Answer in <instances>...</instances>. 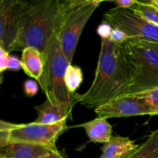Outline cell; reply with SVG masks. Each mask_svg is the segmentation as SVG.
Here are the masks:
<instances>
[{
    "instance_id": "9a60e30c",
    "label": "cell",
    "mask_w": 158,
    "mask_h": 158,
    "mask_svg": "<svg viewBox=\"0 0 158 158\" xmlns=\"http://www.w3.org/2000/svg\"><path fill=\"white\" fill-rule=\"evenodd\" d=\"M130 158H158V128Z\"/></svg>"
},
{
    "instance_id": "5b68a950",
    "label": "cell",
    "mask_w": 158,
    "mask_h": 158,
    "mask_svg": "<svg viewBox=\"0 0 158 158\" xmlns=\"http://www.w3.org/2000/svg\"><path fill=\"white\" fill-rule=\"evenodd\" d=\"M102 1L69 0V6L60 32L57 34L60 46L69 63L86 23Z\"/></svg>"
},
{
    "instance_id": "3957f363",
    "label": "cell",
    "mask_w": 158,
    "mask_h": 158,
    "mask_svg": "<svg viewBox=\"0 0 158 158\" xmlns=\"http://www.w3.org/2000/svg\"><path fill=\"white\" fill-rule=\"evenodd\" d=\"M123 47L129 68L130 83L122 96L158 88V43L129 39L123 43Z\"/></svg>"
},
{
    "instance_id": "4fadbf2b",
    "label": "cell",
    "mask_w": 158,
    "mask_h": 158,
    "mask_svg": "<svg viewBox=\"0 0 158 158\" xmlns=\"http://www.w3.org/2000/svg\"><path fill=\"white\" fill-rule=\"evenodd\" d=\"M21 63L24 72L38 81L43 75L45 60L43 54L35 48L28 47L22 51Z\"/></svg>"
},
{
    "instance_id": "7a4b0ae2",
    "label": "cell",
    "mask_w": 158,
    "mask_h": 158,
    "mask_svg": "<svg viewBox=\"0 0 158 158\" xmlns=\"http://www.w3.org/2000/svg\"><path fill=\"white\" fill-rule=\"evenodd\" d=\"M69 6V0L24 1L15 50L38 49L44 57L49 43L59 33Z\"/></svg>"
},
{
    "instance_id": "603a6c76",
    "label": "cell",
    "mask_w": 158,
    "mask_h": 158,
    "mask_svg": "<svg viewBox=\"0 0 158 158\" xmlns=\"http://www.w3.org/2000/svg\"><path fill=\"white\" fill-rule=\"evenodd\" d=\"M21 69H23L21 60H19L17 57L14 56L9 55V60H8L7 69H9V70L17 71Z\"/></svg>"
},
{
    "instance_id": "7402d4cb",
    "label": "cell",
    "mask_w": 158,
    "mask_h": 158,
    "mask_svg": "<svg viewBox=\"0 0 158 158\" xmlns=\"http://www.w3.org/2000/svg\"><path fill=\"white\" fill-rule=\"evenodd\" d=\"M39 90V86L36 82L33 80H27L24 83V92L29 97L36 95Z\"/></svg>"
},
{
    "instance_id": "ac0fdd59",
    "label": "cell",
    "mask_w": 158,
    "mask_h": 158,
    "mask_svg": "<svg viewBox=\"0 0 158 158\" xmlns=\"http://www.w3.org/2000/svg\"><path fill=\"white\" fill-rule=\"evenodd\" d=\"M128 96L138 99L152 111L154 116H158V88Z\"/></svg>"
},
{
    "instance_id": "ba28073f",
    "label": "cell",
    "mask_w": 158,
    "mask_h": 158,
    "mask_svg": "<svg viewBox=\"0 0 158 158\" xmlns=\"http://www.w3.org/2000/svg\"><path fill=\"white\" fill-rule=\"evenodd\" d=\"M23 3L21 0H0V47L9 53L16 49Z\"/></svg>"
},
{
    "instance_id": "5bb4252c",
    "label": "cell",
    "mask_w": 158,
    "mask_h": 158,
    "mask_svg": "<svg viewBox=\"0 0 158 158\" xmlns=\"http://www.w3.org/2000/svg\"><path fill=\"white\" fill-rule=\"evenodd\" d=\"M77 127H83L86 131L89 140L94 143H106L113 137V127L107 121V119L97 117V119Z\"/></svg>"
},
{
    "instance_id": "7c38bea8",
    "label": "cell",
    "mask_w": 158,
    "mask_h": 158,
    "mask_svg": "<svg viewBox=\"0 0 158 158\" xmlns=\"http://www.w3.org/2000/svg\"><path fill=\"white\" fill-rule=\"evenodd\" d=\"M37 117L34 122L43 124H53L71 117L72 110L59 103H52L46 100L40 106H35Z\"/></svg>"
},
{
    "instance_id": "30bf717a",
    "label": "cell",
    "mask_w": 158,
    "mask_h": 158,
    "mask_svg": "<svg viewBox=\"0 0 158 158\" xmlns=\"http://www.w3.org/2000/svg\"><path fill=\"white\" fill-rule=\"evenodd\" d=\"M139 147L129 137L113 136L102 147V154L100 158H130Z\"/></svg>"
},
{
    "instance_id": "cb8c5ba5",
    "label": "cell",
    "mask_w": 158,
    "mask_h": 158,
    "mask_svg": "<svg viewBox=\"0 0 158 158\" xmlns=\"http://www.w3.org/2000/svg\"><path fill=\"white\" fill-rule=\"evenodd\" d=\"M9 56V52H6L3 48L0 47V71L1 73L7 69Z\"/></svg>"
},
{
    "instance_id": "277c9868",
    "label": "cell",
    "mask_w": 158,
    "mask_h": 158,
    "mask_svg": "<svg viewBox=\"0 0 158 158\" xmlns=\"http://www.w3.org/2000/svg\"><path fill=\"white\" fill-rule=\"evenodd\" d=\"M44 69L38 83L46 95V100L72 110L77 103L74 94L69 92L65 83L66 69L71 63L62 50L57 35L49 43L44 55Z\"/></svg>"
},
{
    "instance_id": "d4e9b609",
    "label": "cell",
    "mask_w": 158,
    "mask_h": 158,
    "mask_svg": "<svg viewBox=\"0 0 158 158\" xmlns=\"http://www.w3.org/2000/svg\"><path fill=\"white\" fill-rule=\"evenodd\" d=\"M114 2L119 9H131L136 4L137 0H117Z\"/></svg>"
},
{
    "instance_id": "e0dca14e",
    "label": "cell",
    "mask_w": 158,
    "mask_h": 158,
    "mask_svg": "<svg viewBox=\"0 0 158 158\" xmlns=\"http://www.w3.org/2000/svg\"><path fill=\"white\" fill-rule=\"evenodd\" d=\"M83 80L81 68L76 65H69L65 74V83L70 94H74L81 85Z\"/></svg>"
},
{
    "instance_id": "2e32d148",
    "label": "cell",
    "mask_w": 158,
    "mask_h": 158,
    "mask_svg": "<svg viewBox=\"0 0 158 158\" xmlns=\"http://www.w3.org/2000/svg\"><path fill=\"white\" fill-rule=\"evenodd\" d=\"M131 9L150 23L158 26V9L148 1H137Z\"/></svg>"
},
{
    "instance_id": "44dd1931",
    "label": "cell",
    "mask_w": 158,
    "mask_h": 158,
    "mask_svg": "<svg viewBox=\"0 0 158 158\" xmlns=\"http://www.w3.org/2000/svg\"><path fill=\"white\" fill-rule=\"evenodd\" d=\"M129 39L130 37L121 29L113 28L112 32H111L110 37V40L112 42L117 43V44L122 45Z\"/></svg>"
},
{
    "instance_id": "ffe728a7",
    "label": "cell",
    "mask_w": 158,
    "mask_h": 158,
    "mask_svg": "<svg viewBox=\"0 0 158 158\" xmlns=\"http://www.w3.org/2000/svg\"><path fill=\"white\" fill-rule=\"evenodd\" d=\"M113 27L108 22L103 21L98 26L97 29V32L101 40H109L112 32Z\"/></svg>"
},
{
    "instance_id": "8fae6325",
    "label": "cell",
    "mask_w": 158,
    "mask_h": 158,
    "mask_svg": "<svg viewBox=\"0 0 158 158\" xmlns=\"http://www.w3.org/2000/svg\"><path fill=\"white\" fill-rule=\"evenodd\" d=\"M57 151L58 150L40 145L12 143L2 148L0 158H40L49 153Z\"/></svg>"
},
{
    "instance_id": "6da1fadb",
    "label": "cell",
    "mask_w": 158,
    "mask_h": 158,
    "mask_svg": "<svg viewBox=\"0 0 158 158\" xmlns=\"http://www.w3.org/2000/svg\"><path fill=\"white\" fill-rule=\"evenodd\" d=\"M130 72L123 44L101 40L93 83L83 94H74L76 103L94 110L120 97L129 86Z\"/></svg>"
},
{
    "instance_id": "d6986e66",
    "label": "cell",
    "mask_w": 158,
    "mask_h": 158,
    "mask_svg": "<svg viewBox=\"0 0 158 158\" xmlns=\"http://www.w3.org/2000/svg\"><path fill=\"white\" fill-rule=\"evenodd\" d=\"M14 123L1 120L0 121V148H3L9 144V132L13 127Z\"/></svg>"
},
{
    "instance_id": "52a82bcc",
    "label": "cell",
    "mask_w": 158,
    "mask_h": 158,
    "mask_svg": "<svg viewBox=\"0 0 158 158\" xmlns=\"http://www.w3.org/2000/svg\"><path fill=\"white\" fill-rule=\"evenodd\" d=\"M113 28L121 29L130 39H138L158 43V26L150 23L131 9H110L103 15Z\"/></svg>"
},
{
    "instance_id": "8992f818",
    "label": "cell",
    "mask_w": 158,
    "mask_h": 158,
    "mask_svg": "<svg viewBox=\"0 0 158 158\" xmlns=\"http://www.w3.org/2000/svg\"><path fill=\"white\" fill-rule=\"evenodd\" d=\"M67 120L53 124H43L35 122L15 124L9 132V143H23L40 145L57 150L56 142L68 129Z\"/></svg>"
},
{
    "instance_id": "9c48e42d",
    "label": "cell",
    "mask_w": 158,
    "mask_h": 158,
    "mask_svg": "<svg viewBox=\"0 0 158 158\" xmlns=\"http://www.w3.org/2000/svg\"><path fill=\"white\" fill-rule=\"evenodd\" d=\"M98 117L120 118L134 116H154L153 112L138 99L131 96H121L94 110Z\"/></svg>"
},
{
    "instance_id": "484cf974",
    "label": "cell",
    "mask_w": 158,
    "mask_h": 158,
    "mask_svg": "<svg viewBox=\"0 0 158 158\" xmlns=\"http://www.w3.org/2000/svg\"><path fill=\"white\" fill-rule=\"evenodd\" d=\"M40 158H66V157H65V156H63L61 152L57 151H52V152L49 153V154H46V155L43 156V157Z\"/></svg>"
},
{
    "instance_id": "4316f807",
    "label": "cell",
    "mask_w": 158,
    "mask_h": 158,
    "mask_svg": "<svg viewBox=\"0 0 158 158\" xmlns=\"http://www.w3.org/2000/svg\"><path fill=\"white\" fill-rule=\"evenodd\" d=\"M149 3H151V5H153L154 6H155L157 9H158V0H150Z\"/></svg>"
}]
</instances>
